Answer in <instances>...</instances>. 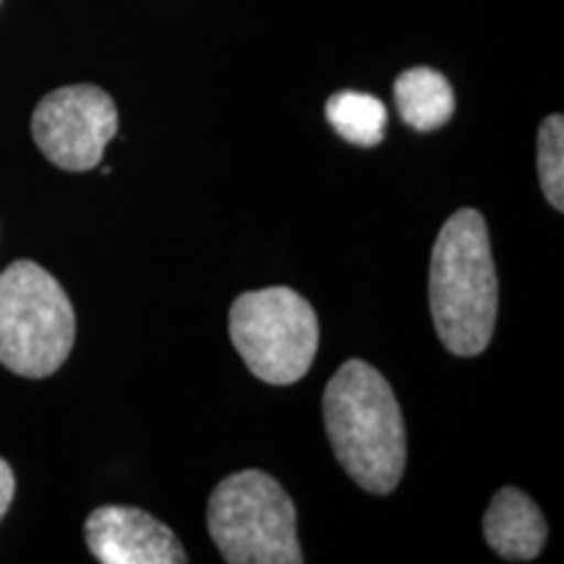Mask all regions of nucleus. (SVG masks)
I'll return each mask as SVG.
<instances>
[{
	"instance_id": "f257e3e1",
	"label": "nucleus",
	"mask_w": 564,
	"mask_h": 564,
	"mask_svg": "<svg viewBox=\"0 0 564 564\" xmlns=\"http://www.w3.org/2000/svg\"><path fill=\"white\" fill-rule=\"evenodd\" d=\"M322 405L345 474L371 494L394 491L405 470V423L390 382L352 358L329 379Z\"/></svg>"
},
{
	"instance_id": "f03ea898",
	"label": "nucleus",
	"mask_w": 564,
	"mask_h": 564,
	"mask_svg": "<svg viewBox=\"0 0 564 564\" xmlns=\"http://www.w3.org/2000/svg\"><path fill=\"white\" fill-rule=\"evenodd\" d=\"M429 301L444 348L470 358L486 350L497 324V272L481 212L460 209L444 223L432 253Z\"/></svg>"
},
{
	"instance_id": "7ed1b4c3",
	"label": "nucleus",
	"mask_w": 564,
	"mask_h": 564,
	"mask_svg": "<svg viewBox=\"0 0 564 564\" xmlns=\"http://www.w3.org/2000/svg\"><path fill=\"white\" fill-rule=\"evenodd\" d=\"M76 314L61 282L21 259L0 274V364L26 379H45L66 364Z\"/></svg>"
},
{
	"instance_id": "20e7f679",
	"label": "nucleus",
	"mask_w": 564,
	"mask_h": 564,
	"mask_svg": "<svg viewBox=\"0 0 564 564\" xmlns=\"http://www.w3.org/2000/svg\"><path fill=\"white\" fill-rule=\"evenodd\" d=\"M207 525L230 564H301L295 507L262 470H241L212 491Z\"/></svg>"
},
{
	"instance_id": "39448f33",
	"label": "nucleus",
	"mask_w": 564,
	"mask_h": 564,
	"mask_svg": "<svg viewBox=\"0 0 564 564\" xmlns=\"http://www.w3.org/2000/svg\"><path fill=\"white\" fill-rule=\"evenodd\" d=\"M230 337L253 377L285 387L312 369L319 348V319L301 293L264 288L238 295L232 303Z\"/></svg>"
},
{
	"instance_id": "423d86ee",
	"label": "nucleus",
	"mask_w": 564,
	"mask_h": 564,
	"mask_svg": "<svg viewBox=\"0 0 564 564\" xmlns=\"http://www.w3.org/2000/svg\"><path fill=\"white\" fill-rule=\"evenodd\" d=\"M116 131V102L95 84L51 91L32 116V137L40 152L70 173L95 171Z\"/></svg>"
},
{
	"instance_id": "0eeeda50",
	"label": "nucleus",
	"mask_w": 564,
	"mask_h": 564,
	"mask_svg": "<svg viewBox=\"0 0 564 564\" xmlns=\"http://www.w3.org/2000/svg\"><path fill=\"white\" fill-rule=\"evenodd\" d=\"M89 552L102 564H183L175 533L137 507H100L84 525Z\"/></svg>"
},
{
	"instance_id": "6e6552de",
	"label": "nucleus",
	"mask_w": 564,
	"mask_h": 564,
	"mask_svg": "<svg viewBox=\"0 0 564 564\" xmlns=\"http://www.w3.org/2000/svg\"><path fill=\"white\" fill-rule=\"evenodd\" d=\"M486 544L505 560L528 562L546 544V520L531 497L507 486L491 499L484 514Z\"/></svg>"
},
{
	"instance_id": "1a4fd4ad",
	"label": "nucleus",
	"mask_w": 564,
	"mask_h": 564,
	"mask_svg": "<svg viewBox=\"0 0 564 564\" xmlns=\"http://www.w3.org/2000/svg\"><path fill=\"white\" fill-rule=\"evenodd\" d=\"M394 102L413 131H436L453 118L455 91L440 70L408 68L394 82Z\"/></svg>"
},
{
	"instance_id": "9d476101",
	"label": "nucleus",
	"mask_w": 564,
	"mask_h": 564,
	"mask_svg": "<svg viewBox=\"0 0 564 564\" xmlns=\"http://www.w3.org/2000/svg\"><path fill=\"white\" fill-rule=\"evenodd\" d=\"M327 121L350 144L377 147L387 131V108L373 95L337 91L327 102Z\"/></svg>"
},
{
	"instance_id": "9b49d317",
	"label": "nucleus",
	"mask_w": 564,
	"mask_h": 564,
	"mask_svg": "<svg viewBox=\"0 0 564 564\" xmlns=\"http://www.w3.org/2000/svg\"><path fill=\"white\" fill-rule=\"evenodd\" d=\"M539 175L546 202L564 209V118L549 116L539 131Z\"/></svg>"
},
{
	"instance_id": "f8f14e48",
	"label": "nucleus",
	"mask_w": 564,
	"mask_h": 564,
	"mask_svg": "<svg viewBox=\"0 0 564 564\" xmlns=\"http://www.w3.org/2000/svg\"><path fill=\"white\" fill-rule=\"evenodd\" d=\"M13 491H17V478H13L11 465L0 457V520L9 512V507L13 502Z\"/></svg>"
}]
</instances>
